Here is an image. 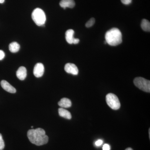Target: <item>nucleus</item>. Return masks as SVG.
<instances>
[{"mask_svg":"<svg viewBox=\"0 0 150 150\" xmlns=\"http://www.w3.org/2000/svg\"><path fill=\"white\" fill-rule=\"evenodd\" d=\"M27 137L30 142L36 146L46 144L48 142V137L46 132L41 128L30 129L27 132Z\"/></svg>","mask_w":150,"mask_h":150,"instance_id":"obj_1","label":"nucleus"},{"mask_svg":"<svg viewBox=\"0 0 150 150\" xmlns=\"http://www.w3.org/2000/svg\"><path fill=\"white\" fill-rule=\"evenodd\" d=\"M105 40L106 43L111 46H116L122 42V33L118 28H111L105 34Z\"/></svg>","mask_w":150,"mask_h":150,"instance_id":"obj_2","label":"nucleus"},{"mask_svg":"<svg viewBox=\"0 0 150 150\" xmlns=\"http://www.w3.org/2000/svg\"><path fill=\"white\" fill-rule=\"evenodd\" d=\"M33 20L38 26H42L45 24L46 16L43 10L36 8L33 10L32 13Z\"/></svg>","mask_w":150,"mask_h":150,"instance_id":"obj_3","label":"nucleus"},{"mask_svg":"<svg viewBox=\"0 0 150 150\" xmlns=\"http://www.w3.org/2000/svg\"><path fill=\"white\" fill-rule=\"evenodd\" d=\"M134 85L138 88L146 92H150V81L142 77H137L134 79Z\"/></svg>","mask_w":150,"mask_h":150,"instance_id":"obj_4","label":"nucleus"},{"mask_svg":"<svg viewBox=\"0 0 150 150\" xmlns=\"http://www.w3.org/2000/svg\"><path fill=\"white\" fill-rule=\"evenodd\" d=\"M106 101L108 105L113 110H118L121 107V103L119 99L114 94H108L106 96Z\"/></svg>","mask_w":150,"mask_h":150,"instance_id":"obj_5","label":"nucleus"},{"mask_svg":"<svg viewBox=\"0 0 150 150\" xmlns=\"http://www.w3.org/2000/svg\"><path fill=\"white\" fill-rule=\"evenodd\" d=\"M44 72V67L41 63H37L33 69V74L36 77H42Z\"/></svg>","mask_w":150,"mask_h":150,"instance_id":"obj_6","label":"nucleus"},{"mask_svg":"<svg viewBox=\"0 0 150 150\" xmlns=\"http://www.w3.org/2000/svg\"><path fill=\"white\" fill-rule=\"evenodd\" d=\"M65 71L68 74L77 75L79 73V69L76 65L72 63L66 64L64 67Z\"/></svg>","mask_w":150,"mask_h":150,"instance_id":"obj_7","label":"nucleus"},{"mask_svg":"<svg viewBox=\"0 0 150 150\" xmlns=\"http://www.w3.org/2000/svg\"><path fill=\"white\" fill-rule=\"evenodd\" d=\"M1 86L6 91L11 93H15L16 91V88L10 84L5 80H2L1 82Z\"/></svg>","mask_w":150,"mask_h":150,"instance_id":"obj_8","label":"nucleus"},{"mask_svg":"<svg viewBox=\"0 0 150 150\" xmlns=\"http://www.w3.org/2000/svg\"><path fill=\"white\" fill-rule=\"evenodd\" d=\"M16 76L20 80H24L27 76V70L23 67H20L16 72Z\"/></svg>","mask_w":150,"mask_h":150,"instance_id":"obj_9","label":"nucleus"},{"mask_svg":"<svg viewBox=\"0 0 150 150\" xmlns=\"http://www.w3.org/2000/svg\"><path fill=\"white\" fill-rule=\"evenodd\" d=\"M61 7L65 9L67 8H73L75 6L74 0H62L59 3Z\"/></svg>","mask_w":150,"mask_h":150,"instance_id":"obj_10","label":"nucleus"},{"mask_svg":"<svg viewBox=\"0 0 150 150\" xmlns=\"http://www.w3.org/2000/svg\"><path fill=\"white\" fill-rule=\"evenodd\" d=\"M74 31L73 29H69L66 32V39L69 44H73L75 38L74 37Z\"/></svg>","mask_w":150,"mask_h":150,"instance_id":"obj_11","label":"nucleus"},{"mask_svg":"<svg viewBox=\"0 0 150 150\" xmlns=\"http://www.w3.org/2000/svg\"><path fill=\"white\" fill-rule=\"evenodd\" d=\"M58 104L62 108H68L71 106L72 103L71 100L69 98H62L58 103Z\"/></svg>","mask_w":150,"mask_h":150,"instance_id":"obj_12","label":"nucleus"},{"mask_svg":"<svg viewBox=\"0 0 150 150\" xmlns=\"http://www.w3.org/2000/svg\"><path fill=\"white\" fill-rule=\"evenodd\" d=\"M59 113L60 116L66 119H71L72 118L71 115L69 111L62 108H59Z\"/></svg>","mask_w":150,"mask_h":150,"instance_id":"obj_13","label":"nucleus"},{"mask_svg":"<svg viewBox=\"0 0 150 150\" xmlns=\"http://www.w3.org/2000/svg\"><path fill=\"white\" fill-rule=\"evenodd\" d=\"M20 48V46L18 43L13 42L11 43L9 46V49L12 53H15L18 52Z\"/></svg>","mask_w":150,"mask_h":150,"instance_id":"obj_14","label":"nucleus"},{"mask_svg":"<svg viewBox=\"0 0 150 150\" xmlns=\"http://www.w3.org/2000/svg\"><path fill=\"white\" fill-rule=\"evenodd\" d=\"M141 27L144 31L146 32H150V23L149 21L146 19L142 20L141 23Z\"/></svg>","mask_w":150,"mask_h":150,"instance_id":"obj_15","label":"nucleus"},{"mask_svg":"<svg viewBox=\"0 0 150 150\" xmlns=\"http://www.w3.org/2000/svg\"><path fill=\"white\" fill-rule=\"evenodd\" d=\"M95 23V19L93 18H92L86 23V26L87 28L91 27Z\"/></svg>","mask_w":150,"mask_h":150,"instance_id":"obj_16","label":"nucleus"},{"mask_svg":"<svg viewBox=\"0 0 150 150\" xmlns=\"http://www.w3.org/2000/svg\"><path fill=\"white\" fill-rule=\"evenodd\" d=\"M5 147V144L3 140L2 136L0 134V150H3Z\"/></svg>","mask_w":150,"mask_h":150,"instance_id":"obj_17","label":"nucleus"},{"mask_svg":"<svg viewBox=\"0 0 150 150\" xmlns=\"http://www.w3.org/2000/svg\"><path fill=\"white\" fill-rule=\"evenodd\" d=\"M103 143V142L102 140L99 139L96 141L95 144V145L96 146H101L102 144Z\"/></svg>","mask_w":150,"mask_h":150,"instance_id":"obj_18","label":"nucleus"},{"mask_svg":"<svg viewBox=\"0 0 150 150\" xmlns=\"http://www.w3.org/2000/svg\"><path fill=\"white\" fill-rule=\"evenodd\" d=\"M110 145L108 144H105L103 146V150H110Z\"/></svg>","mask_w":150,"mask_h":150,"instance_id":"obj_19","label":"nucleus"},{"mask_svg":"<svg viewBox=\"0 0 150 150\" xmlns=\"http://www.w3.org/2000/svg\"><path fill=\"white\" fill-rule=\"evenodd\" d=\"M121 2L125 5H129L132 2V0H121Z\"/></svg>","mask_w":150,"mask_h":150,"instance_id":"obj_20","label":"nucleus"},{"mask_svg":"<svg viewBox=\"0 0 150 150\" xmlns=\"http://www.w3.org/2000/svg\"><path fill=\"white\" fill-rule=\"evenodd\" d=\"M5 56V54L4 52L2 50H0V60H2L4 59V58Z\"/></svg>","mask_w":150,"mask_h":150,"instance_id":"obj_21","label":"nucleus"},{"mask_svg":"<svg viewBox=\"0 0 150 150\" xmlns=\"http://www.w3.org/2000/svg\"><path fill=\"white\" fill-rule=\"evenodd\" d=\"M79 39H78V38H75L74 40V43H73L74 44H78V43L79 42Z\"/></svg>","mask_w":150,"mask_h":150,"instance_id":"obj_22","label":"nucleus"},{"mask_svg":"<svg viewBox=\"0 0 150 150\" xmlns=\"http://www.w3.org/2000/svg\"><path fill=\"white\" fill-rule=\"evenodd\" d=\"M5 0H0V3L1 4H3V3H4V2Z\"/></svg>","mask_w":150,"mask_h":150,"instance_id":"obj_23","label":"nucleus"},{"mask_svg":"<svg viewBox=\"0 0 150 150\" xmlns=\"http://www.w3.org/2000/svg\"><path fill=\"white\" fill-rule=\"evenodd\" d=\"M125 150H133L132 149H131V148H127V149H126Z\"/></svg>","mask_w":150,"mask_h":150,"instance_id":"obj_24","label":"nucleus"},{"mask_svg":"<svg viewBox=\"0 0 150 150\" xmlns=\"http://www.w3.org/2000/svg\"><path fill=\"white\" fill-rule=\"evenodd\" d=\"M31 128H33V126H31Z\"/></svg>","mask_w":150,"mask_h":150,"instance_id":"obj_25","label":"nucleus"}]
</instances>
